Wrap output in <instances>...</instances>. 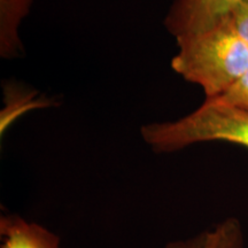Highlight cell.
I'll use <instances>...</instances> for the list:
<instances>
[{"label":"cell","mask_w":248,"mask_h":248,"mask_svg":"<svg viewBox=\"0 0 248 248\" xmlns=\"http://www.w3.org/2000/svg\"><path fill=\"white\" fill-rule=\"evenodd\" d=\"M171 69L200 86L204 99H215L248 70V46L235 32L230 16L213 28L176 38Z\"/></svg>","instance_id":"cell-1"},{"label":"cell","mask_w":248,"mask_h":248,"mask_svg":"<svg viewBox=\"0 0 248 248\" xmlns=\"http://www.w3.org/2000/svg\"><path fill=\"white\" fill-rule=\"evenodd\" d=\"M140 136L156 153H173L212 141L229 142L248 150V110L204 99L197 109L177 120L145 124Z\"/></svg>","instance_id":"cell-2"},{"label":"cell","mask_w":248,"mask_h":248,"mask_svg":"<svg viewBox=\"0 0 248 248\" xmlns=\"http://www.w3.org/2000/svg\"><path fill=\"white\" fill-rule=\"evenodd\" d=\"M241 0H175L164 17L170 35H192L213 28L231 15Z\"/></svg>","instance_id":"cell-3"},{"label":"cell","mask_w":248,"mask_h":248,"mask_svg":"<svg viewBox=\"0 0 248 248\" xmlns=\"http://www.w3.org/2000/svg\"><path fill=\"white\" fill-rule=\"evenodd\" d=\"M0 248H61V240L45 226L14 214L0 217Z\"/></svg>","instance_id":"cell-4"},{"label":"cell","mask_w":248,"mask_h":248,"mask_svg":"<svg viewBox=\"0 0 248 248\" xmlns=\"http://www.w3.org/2000/svg\"><path fill=\"white\" fill-rule=\"evenodd\" d=\"M245 243L241 222L228 217L193 237L170 241L164 248H245Z\"/></svg>","instance_id":"cell-5"},{"label":"cell","mask_w":248,"mask_h":248,"mask_svg":"<svg viewBox=\"0 0 248 248\" xmlns=\"http://www.w3.org/2000/svg\"><path fill=\"white\" fill-rule=\"evenodd\" d=\"M33 0H0V55L4 59L20 57L23 45L18 27L29 13Z\"/></svg>","instance_id":"cell-6"},{"label":"cell","mask_w":248,"mask_h":248,"mask_svg":"<svg viewBox=\"0 0 248 248\" xmlns=\"http://www.w3.org/2000/svg\"><path fill=\"white\" fill-rule=\"evenodd\" d=\"M12 91L16 95V98L20 101V105L16 109H14L8 115L1 117V132L8 128L9 123L13 122L14 117H17L21 114L26 113L27 110L31 108L37 107H47L49 106V102L47 99H36L35 93L33 92H24V90L17 89L16 85H12Z\"/></svg>","instance_id":"cell-7"},{"label":"cell","mask_w":248,"mask_h":248,"mask_svg":"<svg viewBox=\"0 0 248 248\" xmlns=\"http://www.w3.org/2000/svg\"><path fill=\"white\" fill-rule=\"evenodd\" d=\"M213 100L224 102L231 106L248 110V70L240 76L225 92Z\"/></svg>","instance_id":"cell-8"},{"label":"cell","mask_w":248,"mask_h":248,"mask_svg":"<svg viewBox=\"0 0 248 248\" xmlns=\"http://www.w3.org/2000/svg\"><path fill=\"white\" fill-rule=\"evenodd\" d=\"M235 32L248 46V0H241L230 15Z\"/></svg>","instance_id":"cell-9"}]
</instances>
